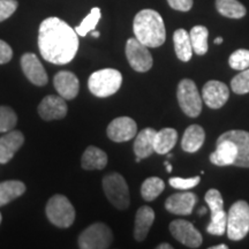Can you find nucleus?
<instances>
[{
	"label": "nucleus",
	"instance_id": "nucleus-30",
	"mask_svg": "<svg viewBox=\"0 0 249 249\" xmlns=\"http://www.w3.org/2000/svg\"><path fill=\"white\" fill-rule=\"evenodd\" d=\"M101 17H102L101 9H99L98 7H93L91 11H90V13L85 18V20L81 22L80 26H77L75 28V31H76L77 35L83 37V36H86L88 33H90V31L95 30L98 21L101 20Z\"/></svg>",
	"mask_w": 249,
	"mask_h": 249
},
{
	"label": "nucleus",
	"instance_id": "nucleus-39",
	"mask_svg": "<svg viewBox=\"0 0 249 249\" xmlns=\"http://www.w3.org/2000/svg\"><path fill=\"white\" fill-rule=\"evenodd\" d=\"M13 57L12 48L4 40L0 39V64H7Z\"/></svg>",
	"mask_w": 249,
	"mask_h": 249
},
{
	"label": "nucleus",
	"instance_id": "nucleus-46",
	"mask_svg": "<svg viewBox=\"0 0 249 249\" xmlns=\"http://www.w3.org/2000/svg\"><path fill=\"white\" fill-rule=\"evenodd\" d=\"M0 224H1V213H0Z\"/></svg>",
	"mask_w": 249,
	"mask_h": 249
},
{
	"label": "nucleus",
	"instance_id": "nucleus-19",
	"mask_svg": "<svg viewBox=\"0 0 249 249\" xmlns=\"http://www.w3.org/2000/svg\"><path fill=\"white\" fill-rule=\"evenodd\" d=\"M236 156H238V147L231 140H222L217 141L216 150L210 155V161L217 166H229L233 165Z\"/></svg>",
	"mask_w": 249,
	"mask_h": 249
},
{
	"label": "nucleus",
	"instance_id": "nucleus-14",
	"mask_svg": "<svg viewBox=\"0 0 249 249\" xmlns=\"http://www.w3.org/2000/svg\"><path fill=\"white\" fill-rule=\"evenodd\" d=\"M197 196L192 192H181L171 195L165 202V208L169 213L178 216H188L193 213Z\"/></svg>",
	"mask_w": 249,
	"mask_h": 249
},
{
	"label": "nucleus",
	"instance_id": "nucleus-32",
	"mask_svg": "<svg viewBox=\"0 0 249 249\" xmlns=\"http://www.w3.org/2000/svg\"><path fill=\"white\" fill-rule=\"evenodd\" d=\"M18 116L13 108L9 107H0V133H7L15 127Z\"/></svg>",
	"mask_w": 249,
	"mask_h": 249
},
{
	"label": "nucleus",
	"instance_id": "nucleus-15",
	"mask_svg": "<svg viewBox=\"0 0 249 249\" xmlns=\"http://www.w3.org/2000/svg\"><path fill=\"white\" fill-rule=\"evenodd\" d=\"M21 67L27 79L35 86L43 87L48 83V74L36 54L24 53L21 57Z\"/></svg>",
	"mask_w": 249,
	"mask_h": 249
},
{
	"label": "nucleus",
	"instance_id": "nucleus-34",
	"mask_svg": "<svg viewBox=\"0 0 249 249\" xmlns=\"http://www.w3.org/2000/svg\"><path fill=\"white\" fill-rule=\"evenodd\" d=\"M231 89L238 95H245L249 92V68L241 71L231 81Z\"/></svg>",
	"mask_w": 249,
	"mask_h": 249
},
{
	"label": "nucleus",
	"instance_id": "nucleus-16",
	"mask_svg": "<svg viewBox=\"0 0 249 249\" xmlns=\"http://www.w3.org/2000/svg\"><path fill=\"white\" fill-rule=\"evenodd\" d=\"M38 114L46 121L65 118L67 114V104L65 98L54 95L46 96L38 105Z\"/></svg>",
	"mask_w": 249,
	"mask_h": 249
},
{
	"label": "nucleus",
	"instance_id": "nucleus-37",
	"mask_svg": "<svg viewBox=\"0 0 249 249\" xmlns=\"http://www.w3.org/2000/svg\"><path fill=\"white\" fill-rule=\"evenodd\" d=\"M17 0H0V22L7 20L18 9Z\"/></svg>",
	"mask_w": 249,
	"mask_h": 249
},
{
	"label": "nucleus",
	"instance_id": "nucleus-5",
	"mask_svg": "<svg viewBox=\"0 0 249 249\" xmlns=\"http://www.w3.org/2000/svg\"><path fill=\"white\" fill-rule=\"evenodd\" d=\"M46 216L54 226L67 229L75 220V210L64 195H54L46 204Z\"/></svg>",
	"mask_w": 249,
	"mask_h": 249
},
{
	"label": "nucleus",
	"instance_id": "nucleus-6",
	"mask_svg": "<svg viewBox=\"0 0 249 249\" xmlns=\"http://www.w3.org/2000/svg\"><path fill=\"white\" fill-rule=\"evenodd\" d=\"M103 188L107 200L117 209L124 210L129 207V189L126 180L119 173L107 174L103 179Z\"/></svg>",
	"mask_w": 249,
	"mask_h": 249
},
{
	"label": "nucleus",
	"instance_id": "nucleus-20",
	"mask_svg": "<svg viewBox=\"0 0 249 249\" xmlns=\"http://www.w3.org/2000/svg\"><path fill=\"white\" fill-rule=\"evenodd\" d=\"M155 220V211L150 207L143 205L140 208L135 216V226H134V238L136 241H143L147 238Z\"/></svg>",
	"mask_w": 249,
	"mask_h": 249
},
{
	"label": "nucleus",
	"instance_id": "nucleus-21",
	"mask_svg": "<svg viewBox=\"0 0 249 249\" xmlns=\"http://www.w3.org/2000/svg\"><path fill=\"white\" fill-rule=\"evenodd\" d=\"M156 133L157 132L154 128H144L136 134L135 143H134V152L136 157L144 160L154 154Z\"/></svg>",
	"mask_w": 249,
	"mask_h": 249
},
{
	"label": "nucleus",
	"instance_id": "nucleus-43",
	"mask_svg": "<svg viewBox=\"0 0 249 249\" xmlns=\"http://www.w3.org/2000/svg\"><path fill=\"white\" fill-rule=\"evenodd\" d=\"M222 43H223L222 37H217V38L214 39V44H222Z\"/></svg>",
	"mask_w": 249,
	"mask_h": 249
},
{
	"label": "nucleus",
	"instance_id": "nucleus-24",
	"mask_svg": "<svg viewBox=\"0 0 249 249\" xmlns=\"http://www.w3.org/2000/svg\"><path fill=\"white\" fill-rule=\"evenodd\" d=\"M173 43L177 57L183 62L191 60L193 55V46L189 33H187L185 29L176 30V33L173 34Z\"/></svg>",
	"mask_w": 249,
	"mask_h": 249
},
{
	"label": "nucleus",
	"instance_id": "nucleus-25",
	"mask_svg": "<svg viewBox=\"0 0 249 249\" xmlns=\"http://www.w3.org/2000/svg\"><path fill=\"white\" fill-rule=\"evenodd\" d=\"M178 142V132L173 128H163L156 133L155 152L160 155L169 154Z\"/></svg>",
	"mask_w": 249,
	"mask_h": 249
},
{
	"label": "nucleus",
	"instance_id": "nucleus-44",
	"mask_svg": "<svg viewBox=\"0 0 249 249\" xmlns=\"http://www.w3.org/2000/svg\"><path fill=\"white\" fill-rule=\"evenodd\" d=\"M91 35H92L93 37H95V38H98V37H99V35H101V34H99L98 31L92 30V31H91Z\"/></svg>",
	"mask_w": 249,
	"mask_h": 249
},
{
	"label": "nucleus",
	"instance_id": "nucleus-38",
	"mask_svg": "<svg viewBox=\"0 0 249 249\" xmlns=\"http://www.w3.org/2000/svg\"><path fill=\"white\" fill-rule=\"evenodd\" d=\"M170 7L179 12H188L193 7V0H167Z\"/></svg>",
	"mask_w": 249,
	"mask_h": 249
},
{
	"label": "nucleus",
	"instance_id": "nucleus-42",
	"mask_svg": "<svg viewBox=\"0 0 249 249\" xmlns=\"http://www.w3.org/2000/svg\"><path fill=\"white\" fill-rule=\"evenodd\" d=\"M165 166H166V169H167V172H172V165H171L169 161H165Z\"/></svg>",
	"mask_w": 249,
	"mask_h": 249
},
{
	"label": "nucleus",
	"instance_id": "nucleus-22",
	"mask_svg": "<svg viewBox=\"0 0 249 249\" xmlns=\"http://www.w3.org/2000/svg\"><path fill=\"white\" fill-rule=\"evenodd\" d=\"M205 140V132L198 124H191L183 133L181 140L182 150L189 154L198 151L203 145Z\"/></svg>",
	"mask_w": 249,
	"mask_h": 249
},
{
	"label": "nucleus",
	"instance_id": "nucleus-31",
	"mask_svg": "<svg viewBox=\"0 0 249 249\" xmlns=\"http://www.w3.org/2000/svg\"><path fill=\"white\" fill-rule=\"evenodd\" d=\"M227 213L224 210L211 214V220L207 226V232L213 235H223L226 232Z\"/></svg>",
	"mask_w": 249,
	"mask_h": 249
},
{
	"label": "nucleus",
	"instance_id": "nucleus-35",
	"mask_svg": "<svg viewBox=\"0 0 249 249\" xmlns=\"http://www.w3.org/2000/svg\"><path fill=\"white\" fill-rule=\"evenodd\" d=\"M204 198L211 211V214L216 213L220 210H224V201L222 194H220L217 189H209V191L207 192V194H205Z\"/></svg>",
	"mask_w": 249,
	"mask_h": 249
},
{
	"label": "nucleus",
	"instance_id": "nucleus-41",
	"mask_svg": "<svg viewBox=\"0 0 249 249\" xmlns=\"http://www.w3.org/2000/svg\"><path fill=\"white\" fill-rule=\"evenodd\" d=\"M229 247H227L226 245H218V246H214V247H211L210 249H227Z\"/></svg>",
	"mask_w": 249,
	"mask_h": 249
},
{
	"label": "nucleus",
	"instance_id": "nucleus-45",
	"mask_svg": "<svg viewBox=\"0 0 249 249\" xmlns=\"http://www.w3.org/2000/svg\"><path fill=\"white\" fill-rule=\"evenodd\" d=\"M205 213H207V208H202V209L198 211V214H202V213L204 214Z\"/></svg>",
	"mask_w": 249,
	"mask_h": 249
},
{
	"label": "nucleus",
	"instance_id": "nucleus-11",
	"mask_svg": "<svg viewBox=\"0 0 249 249\" xmlns=\"http://www.w3.org/2000/svg\"><path fill=\"white\" fill-rule=\"evenodd\" d=\"M138 124L129 117H119L112 120L107 126V136L111 141L120 143L135 138Z\"/></svg>",
	"mask_w": 249,
	"mask_h": 249
},
{
	"label": "nucleus",
	"instance_id": "nucleus-8",
	"mask_svg": "<svg viewBox=\"0 0 249 249\" xmlns=\"http://www.w3.org/2000/svg\"><path fill=\"white\" fill-rule=\"evenodd\" d=\"M112 241V231L104 223L92 224L79 236V246L82 249H107Z\"/></svg>",
	"mask_w": 249,
	"mask_h": 249
},
{
	"label": "nucleus",
	"instance_id": "nucleus-33",
	"mask_svg": "<svg viewBox=\"0 0 249 249\" xmlns=\"http://www.w3.org/2000/svg\"><path fill=\"white\" fill-rule=\"evenodd\" d=\"M229 65L236 71H244L249 68V50L239 49L230 55Z\"/></svg>",
	"mask_w": 249,
	"mask_h": 249
},
{
	"label": "nucleus",
	"instance_id": "nucleus-3",
	"mask_svg": "<svg viewBox=\"0 0 249 249\" xmlns=\"http://www.w3.org/2000/svg\"><path fill=\"white\" fill-rule=\"evenodd\" d=\"M123 75L113 68H104L92 73L89 77L88 87L90 92L96 97H110L120 89Z\"/></svg>",
	"mask_w": 249,
	"mask_h": 249
},
{
	"label": "nucleus",
	"instance_id": "nucleus-36",
	"mask_svg": "<svg viewBox=\"0 0 249 249\" xmlns=\"http://www.w3.org/2000/svg\"><path fill=\"white\" fill-rule=\"evenodd\" d=\"M201 179L200 177H194V178H170L169 182L170 185L176 189H182V191H187V189L194 188L195 186H197L200 183Z\"/></svg>",
	"mask_w": 249,
	"mask_h": 249
},
{
	"label": "nucleus",
	"instance_id": "nucleus-27",
	"mask_svg": "<svg viewBox=\"0 0 249 249\" xmlns=\"http://www.w3.org/2000/svg\"><path fill=\"white\" fill-rule=\"evenodd\" d=\"M216 8L218 13L230 18H241L247 13V9L238 0H216Z\"/></svg>",
	"mask_w": 249,
	"mask_h": 249
},
{
	"label": "nucleus",
	"instance_id": "nucleus-12",
	"mask_svg": "<svg viewBox=\"0 0 249 249\" xmlns=\"http://www.w3.org/2000/svg\"><path fill=\"white\" fill-rule=\"evenodd\" d=\"M231 140L238 147V156L233 165L238 167H249V132L240 129L229 130L223 133L217 141Z\"/></svg>",
	"mask_w": 249,
	"mask_h": 249
},
{
	"label": "nucleus",
	"instance_id": "nucleus-18",
	"mask_svg": "<svg viewBox=\"0 0 249 249\" xmlns=\"http://www.w3.org/2000/svg\"><path fill=\"white\" fill-rule=\"evenodd\" d=\"M24 142L23 134L18 130H9L0 138V164H6L13 158Z\"/></svg>",
	"mask_w": 249,
	"mask_h": 249
},
{
	"label": "nucleus",
	"instance_id": "nucleus-9",
	"mask_svg": "<svg viewBox=\"0 0 249 249\" xmlns=\"http://www.w3.org/2000/svg\"><path fill=\"white\" fill-rule=\"evenodd\" d=\"M148 46L136 38H129L126 43V57L134 71L144 73L152 67L154 60Z\"/></svg>",
	"mask_w": 249,
	"mask_h": 249
},
{
	"label": "nucleus",
	"instance_id": "nucleus-28",
	"mask_svg": "<svg viewBox=\"0 0 249 249\" xmlns=\"http://www.w3.org/2000/svg\"><path fill=\"white\" fill-rule=\"evenodd\" d=\"M208 36H209V31L204 26H195L192 28L189 37H191L193 51L196 54L203 55L208 52V49H209Z\"/></svg>",
	"mask_w": 249,
	"mask_h": 249
},
{
	"label": "nucleus",
	"instance_id": "nucleus-4",
	"mask_svg": "<svg viewBox=\"0 0 249 249\" xmlns=\"http://www.w3.org/2000/svg\"><path fill=\"white\" fill-rule=\"evenodd\" d=\"M227 236L230 240H242L249 233V204L238 201L230 208L227 213Z\"/></svg>",
	"mask_w": 249,
	"mask_h": 249
},
{
	"label": "nucleus",
	"instance_id": "nucleus-26",
	"mask_svg": "<svg viewBox=\"0 0 249 249\" xmlns=\"http://www.w3.org/2000/svg\"><path fill=\"white\" fill-rule=\"evenodd\" d=\"M26 192V185L18 180H9L0 183V207L6 205Z\"/></svg>",
	"mask_w": 249,
	"mask_h": 249
},
{
	"label": "nucleus",
	"instance_id": "nucleus-2",
	"mask_svg": "<svg viewBox=\"0 0 249 249\" xmlns=\"http://www.w3.org/2000/svg\"><path fill=\"white\" fill-rule=\"evenodd\" d=\"M135 38L148 48H158L166 39L163 18L154 9H143L135 15L133 22Z\"/></svg>",
	"mask_w": 249,
	"mask_h": 249
},
{
	"label": "nucleus",
	"instance_id": "nucleus-7",
	"mask_svg": "<svg viewBox=\"0 0 249 249\" xmlns=\"http://www.w3.org/2000/svg\"><path fill=\"white\" fill-rule=\"evenodd\" d=\"M178 102L186 116L196 118L202 111V98L194 81L183 79L178 85Z\"/></svg>",
	"mask_w": 249,
	"mask_h": 249
},
{
	"label": "nucleus",
	"instance_id": "nucleus-29",
	"mask_svg": "<svg viewBox=\"0 0 249 249\" xmlns=\"http://www.w3.org/2000/svg\"><path fill=\"white\" fill-rule=\"evenodd\" d=\"M165 189V183L160 178L151 177L144 180L141 186V195L143 200L154 201L157 198Z\"/></svg>",
	"mask_w": 249,
	"mask_h": 249
},
{
	"label": "nucleus",
	"instance_id": "nucleus-13",
	"mask_svg": "<svg viewBox=\"0 0 249 249\" xmlns=\"http://www.w3.org/2000/svg\"><path fill=\"white\" fill-rule=\"evenodd\" d=\"M202 96L207 107L210 108H220L229 101L230 90L225 83L213 80L205 83L202 90Z\"/></svg>",
	"mask_w": 249,
	"mask_h": 249
},
{
	"label": "nucleus",
	"instance_id": "nucleus-1",
	"mask_svg": "<svg viewBox=\"0 0 249 249\" xmlns=\"http://www.w3.org/2000/svg\"><path fill=\"white\" fill-rule=\"evenodd\" d=\"M38 48L42 57L54 65L73 60L79 50L75 29L58 18H48L40 23Z\"/></svg>",
	"mask_w": 249,
	"mask_h": 249
},
{
	"label": "nucleus",
	"instance_id": "nucleus-17",
	"mask_svg": "<svg viewBox=\"0 0 249 249\" xmlns=\"http://www.w3.org/2000/svg\"><path fill=\"white\" fill-rule=\"evenodd\" d=\"M54 88L65 99H74L80 90L79 79L74 73L68 71H59L53 79Z\"/></svg>",
	"mask_w": 249,
	"mask_h": 249
},
{
	"label": "nucleus",
	"instance_id": "nucleus-40",
	"mask_svg": "<svg viewBox=\"0 0 249 249\" xmlns=\"http://www.w3.org/2000/svg\"><path fill=\"white\" fill-rule=\"evenodd\" d=\"M173 247L169 244H161L158 246V249H172Z\"/></svg>",
	"mask_w": 249,
	"mask_h": 249
},
{
	"label": "nucleus",
	"instance_id": "nucleus-10",
	"mask_svg": "<svg viewBox=\"0 0 249 249\" xmlns=\"http://www.w3.org/2000/svg\"><path fill=\"white\" fill-rule=\"evenodd\" d=\"M170 232L176 240L189 248H198L202 245L201 233L192 223L185 219H176L170 224Z\"/></svg>",
	"mask_w": 249,
	"mask_h": 249
},
{
	"label": "nucleus",
	"instance_id": "nucleus-23",
	"mask_svg": "<svg viewBox=\"0 0 249 249\" xmlns=\"http://www.w3.org/2000/svg\"><path fill=\"white\" fill-rule=\"evenodd\" d=\"M107 164V155L102 149L90 145L86 149L81 160L85 170H103Z\"/></svg>",
	"mask_w": 249,
	"mask_h": 249
}]
</instances>
